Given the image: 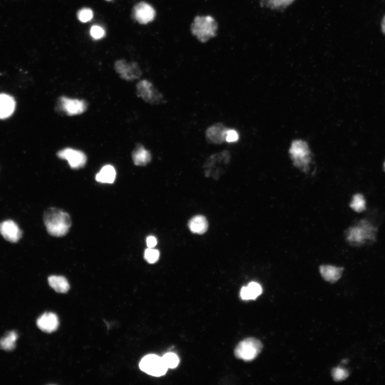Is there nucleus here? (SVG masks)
Listing matches in <instances>:
<instances>
[{"instance_id": "nucleus-1", "label": "nucleus", "mask_w": 385, "mask_h": 385, "mask_svg": "<svg viewBox=\"0 0 385 385\" xmlns=\"http://www.w3.org/2000/svg\"><path fill=\"white\" fill-rule=\"evenodd\" d=\"M378 226L367 218L359 220L345 232V239L350 245L362 247L373 244L376 241Z\"/></svg>"}, {"instance_id": "nucleus-2", "label": "nucleus", "mask_w": 385, "mask_h": 385, "mask_svg": "<svg viewBox=\"0 0 385 385\" xmlns=\"http://www.w3.org/2000/svg\"><path fill=\"white\" fill-rule=\"evenodd\" d=\"M44 222L47 232L56 237L65 236L72 225L70 215L57 208H50L45 211Z\"/></svg>"}, {"instance_id": "nucleus-3", "label": "nucleus", "mask_w": 385, "mask_h": 385, "mask_svg": "<svg viewBox=\"0 0 385 385\" xmlns=\"http://www.w3.org/2000/svg\"><path fill=\"white\" fill-rule=\"evenodd\" d=\"M217 30V23L211 16H197L191 26L193 35L203 43L216 37Z\"/></svg>"}, {"instance_id": "nucleus-4", "label": "nucleus", "mask_w": 385, "mask_h": 385, "mask_svg": "<svg viewBox=\"0 0 385 385\" xmlns=\"http://www.w3.org/2000/svg\"><path fill=\"white\" fill-rule=\"evenodd\" d=\"M289 154L295 167L304 172L308 171L311 157L309 146L305 141H294L289 149Z\"/></svg>"}, {"instance_id": "nucleus-5", "label": "nucleus", "mask_w": 385, "mask_h": 385, "mask_svg": "<svg viewBox=\"0 0 385 385\" xmlns=\"http://www.w3.org/2000/svg\"><path fill=\"white\" fill-rule=\"evenodd\" d=\"M230 159L231 155L228 151H224L212 155L204 165L205 175L207 177L218 178L223 174Z\"/></svg>"}, {"instance_id": "nucleus-6", "label": "nucleus", "mask_w": 385, "mask_h": 385, "mask_svg": "<svg viewBox=\"0 0 385 385\" xmlns=\"http://www.w3.org/2000/svg\"><path fill=\"white\" fill-rule=\"evenodd\" d=\"M56 109V112L60 115L77 116L86 112L88 109V104L85 100L71 99L64 96L59 98Z\"/></svg>"}, {"instance_id": "nucleus-7", "label": "nucleus", "mask_w": 385, "mask_h": 385, "mask_svg": "<svg viewBox=\"0 0 385 385\" xmlns=\"http://www.w3.org/2000/svg\"><path fill=\"white\" fill-rule=\"evenodd\" d=\"M263 345L260 341L250 337L241 341L235 349V355L245 361L254 360L262 349Z\"/></svg>"}, {"instance_id": "nucleus-8", "label": "nucleus", "mask_w": 385, "mask_h": 385, "mask_svg": "<svg viewBox=\"0 0 385 385\" xmlns=\"http://www.w3.org/2000/svg\"><path fill=\"white\" fill-rule=\"evenodd\" d=\"M137 94L147 103L159 105L163 103V96L153 84L147 80L139 82L137 85Z\"/></svg>"}, {"instance_id": "nucleus-9", "label": "nucleus", "mask_w": 385, "mask_h": 385, "mask_svg": "<svg viewBox=\"0 0 385 385\" xmlns=\"http://www.w3.org/2000/svg\"><path fill=\"white\" fill-rule=\"evenodd\" d=\"M141 370L154 376H161L166 373L168 368L165 365L162 358L154 354L145 356L139 364Z\"/></svg>"}, {"instance_id": "nucleus-10", "label": "nucleus", "mask_w": 385, "mask_h": 385, "mask_svg": "<svg viewBox=\"0 0 385 385\" xmlns=\"http://www.w3.org/2000/svg\"><path fill=\"white\" fill-rule=\"evenodd\" d=\"M58 158L67 160L71 168L79 169L85 167L87 162V156L81 151L71 148H66L59 151L57 154Z\"/></svg>"}, {"instance_id": "nucleus-11", "label": "nucleus", "mask_w": 385, "mask_h": 385, "mask_svg": "<svg viewBox=\"0 0 385 385\" xmlns=\"http://www.w3.org/2000/svg\"><path fill=\"white\" fill-rule=\"evenodd\" d=\"M115 68L122 79L132 81L137 79L142 75V72L137 63L128 64L124 60L118 61L115 63Z\"/></svg>"}, {"instance_id": "nucleus-12", "label": "nucleus", "mask_w": 385, "mask_h": 385, "mask_svg": "<svg viewBox=\"0 0 385 385\" xmlns=\"http://www.w3.org/2000/svg\"><path fill=\"white\" fill-rule=\"evenodd\" d=\"M133 13V17L141 25H147L153 21L156 17L154 8L145 2H141L136 5Z\"/></svg>"}, {"instance_id": "nucleus-13", "label": "nucleus", "mask_w": 385, "mask_h": 385, "mask_svg": "<svg viewBox=\"0 0 385 385\" xmlns=\"http://www.w3.org/2000/svg\"><path fill=\"white\" fill-rule=\"evenodd\" d=\"M0 234L7 241L15 243L22 237V232L18 225L12 220L0 223Z\"/></svg>"}, {"instance_id": "nucleus-14", "label": "nucleus", "mask_w": 385, "mask_h": 385, "mask_svg": "<svg viewBox=\"0 0 385 385\" xmlns=\"http://www.w3.org/2000/svg\"><path fill=\"white\" fill-rule=\"evenodd\" d=\"M227 129L222 123L211 126L206 131V136L208 142L214 144H221L226 141Z\"/></svg>"}, {"instance_id": "nucleus-15", "label": "nucleus", "mask_w": 385, "mask_h": 385, "mask_svg": "<svg viewBox=\"0 0 385 385\" xmlns=\"http://www.w3.org/2000/svg\"><path fill=\"white\" fill-rule=\"evenodd\" d=\"M37 324L42 331L47 333H52L58 329L59 320L56 314L53 312H46L38 319Z\"/></svg>"}, {"instance_id": "nucleus-16", "label": "nucleus", "mask_w": 385, "mask_h": 385, "mask_svg": "<svg viewBox=\"0 0 385 385\" xmlns=\"http://www.w3.org/2000/svg\"><path fill=\"white\" fill-rule=\"evenodd\" d=\"M132 160L137 166H145L152 160V155L150 152L141 144L137 145L133 150Z\"/></svg>"}, {"instance_id": "nucleus-17", "label": "nucleus", "mask_w": 385, "mask_h": 385, "mask_svg": "<svg viewBox=\"0 0 385 385\" xmlns=\"http://www.w3.org/2000/svg\"><path fill=\"white\" fill-rule=\"evenodd\" d=\"M15 107L16 102L13 97L7 94H0V119L10 117Z\"/></svg>"}, {"instance_id": "nucleus-18", "label": "nucleus", "mask_w": 385, "mask_h": 385, "mask_svg": "<svg viewBox=\"0 0 385 385\" xmlns=\"http://www.w3.org/2000/svg\"><path fill=\"white\" fill-rule=\"evenodd\" d=\"M319 271L321 276L325 280L334 283L341 277L343 268L326 265L320 266Z\"/></svg>"}, {"instance_id": "nucleus-19", "label": "nucleus", "mask_w": 385, "mask_h": 385, "mask_svg": "<svg viewBox=\"0 0 385 385\" xmlns=\"http://www.w3.org/2000/svg\"><path fill=\"white\" fill-rule=\"evenodd\" d=\"M262 293L261 286L256 282H251L241 289L240 296L243 300H255Z\"/></svg>"}, {"instance_id": "nucleus-20", "label": "nucleus", "mask_w": 385, "mask_h": 385, "mask_svg": "<svg viewBox=\"0 0 385 385\" xmlns=\"http://www.w3.org/2000/svg\"><path fill=\"white\" fill-rule=\"evenodd\" d=\"M188 227L192 233L203 234L206 233L208 229V223L205 217L198 215L190 220L188 223Z\"/></svg>"}, {"instance_id": "nucleus-21", "label": "nucleus", "mask_w": 385, "mask_h": 385, "mask_svg": "<svg viewBox=\"0 0 385 385\" xmlns=\"http://www.w3.org/2000/svg\"><path fill=\"white\" fill-rule=\"evenodd\" d=\"M116 177V171L111 165H107L100 170L96 176L97 182L102 183L113 184Z\"/></svg>"}, {"instance_id": "nucleus-22", "label": "nucleus", "mask_w": 385, "mask_h": 385, "mask_svg": "<svg viewBox=\"0 0 385 385\" xmlns=\"http://www.w3.org/2000/svg\"><path fill=\"white\" fill-rule=\"evenodd\" d=\"M50 286L58 293H66L70 289L67 279L63 276H52L49 278Z\"/></svg>"}, {"instance_id": "nucleus-23", "label": "nucleus", "mask_w": 385, "mask_h": 385, "mask_svg": "<svg viewBox=\"0 0 385 385\" xmlns=\"http://www.w3.org/2000/svg\"><path fill=\"white\" fill-rule=\"evenodd\" d=\"M18 339V335L15 331H11L0 340V348L10 351L13 350L16 346V342Z\"/></svg>"}, {"instance_id": "nucleus-24", "label": "nucleus", "mask_w": 385, "mask_h": 385, "mask_svg": "<svg viewBox=\"0 0 385 385\" xmlns=\"http://www.w3.org/2000/svg\"><path fill=\"white\" fill-rule=\"evenodd\" d=\"M349 206L357 213H362L366 209V201L364 196L359 193L353 195Z\"/></svg>"}, {"instance_id": "nucleus-25", "label": "nucleus", "mask_w": 385, "mask_h": 385, "mask_svg": "<svg viewBox=\"0 0 385 385\" xmlns=\"http://www.w3.org/2000/svg\"><path fill=\"white\" fill-rule=\"evenodd\" d=\"M295 0H262V5L273 10L284 9Z\"/></svg>"}, {"instance_id": "nucleus-26", "label": "nucleus", "mask_w": 385, "mask_h": 385, "mask_svg": "<svg viewBox=\"0 0 385 385\" xmlns=\"http://www.w3.org/2000/svg\"><path fill=\"white\" fill-rule=\"evenodd\" d=\"M162 359L165 365L168 368H176L179 363V358L174 353H166L163 356Z\"/></svg>"}, {"instance_id": "nucleus-27", "label": "nucleus", "mask_w": 385, "mask_h": 385, "mask_svg": "<svg viewBox=\"0 0 385 385\" xmlns=\"http://www.w3.org/2000/svg\"><path fill=\"white\" fill-rule=\"evenodd\" d=\"M144 257L145 260L149 263H155L159 260V251L156 249L148 248L145 251Z\"/></svg>"}, {"instance_id": "nucleus-28", "label": "nucleus", "mask_w": 385, "mask_h": 385, "mask_svg": "<svg viewBox=\"0 0 385 385\" xmlns=\"http://www.w3.org/2000/svg\"><path fill=\"white\" fill-rule=\"evenodd\" d=\"M332 374L335 381H341L347 378L349 373L346 369L338 367L333 369Z\"/></svg>"}, {"instance_id": "nucleus-29", "label": "nucleus", "mask_w": 385, "mask_h": 385, "mask_svg": "<svg viewBox=\"0 0 385 385\" xmlns=\"http://www.w3.org/2000/svg\"><path fill=\"white\" fill-rule=\"evenodd\" d=\"M93 17V13L90 9H83L77 13V18L81 22L86 23L90 21Z\"/></svg>"}, {"instance_id": "nucleus-30", "label": "nucleus", "mask_w": 385, "mask_h": 385, "mask_svg": "<svg viewBox=\"0 0 385 385\" xmlns=\"http://www.w3.org/2000/svg\"><path fill=\"white\" fill-rule=\"evenodd\" d=\"M90 34L92 37L95 39H100L105 35V30L103 28L95 26L91 28Z\"/></svg>"}, {"instance_id": "nucleus-31", "label": "nucleus", "mask_w": 385, "mask_h": 385, "mask_svg": "<svg viewBox=\"0 0 385 385\" xmlns=\"http://www.w3.org/2000/svg\"><path fill=\"white\" fill-rule=\"evenodd\" d=\"M239 139L238 132L231 129H228L226 132L225 140L226 142L232 143L237 142Z\"/></svg>"}, {"instance_id": "nucleus-32", "label": "nucleus", "mask_w": 385, "mask_h": 385, "mask_svg": "<svg viewBox=\"0 0 385 385\" xmlns=\"http://www.w3.org/2000/svg\"><path fill=\"white\" fill-rule=\"evenodd\" d=\"M147 245L148 248H153L157 245V240L155 237L153 236H149L146 240Z\"/></svg>"}, {"instance_id": "nucleus-33", "label": "nucleus", "mask_w": 385, "mask_h": 385, "mask_svg": "<svg viewBox=\"0 0 385 385\" xmlns=\"http://www.w3.org/2000/svg\"><path fill=\"white\" fill-rule=\"evenodd\" d=\"M381 28L382 33L385 35V15L382 20Z\"/></svg>"}, {"instance_id": "nucleus-34", "label": "nucleus", "mask_w": 385, "mask_h": 385, "mask_svg": "<svg viewBox=\"0 0 385 385\" xmlns=\"http://www.w3.org/2000/svg\"><path fill=\"white\" fill-rule=\"evenodd\" d=\"M383 168L384 171H385V161H384V162L383 163Z\"/></svg>"}, {"instance_id": "nucleus-35", "label": "nucleus", "mask_w": 385, "mask_h": 385, "mask_svg": "<svg viewBox=\"0 0 385 385\" xmlns=\"http://www.w3.org/2000/svg\"><path fill=\"white\" fill-rule=\"evenodd\" d=\"M107 1H111V0H107Z\"/></svg>"}]
</instances>
